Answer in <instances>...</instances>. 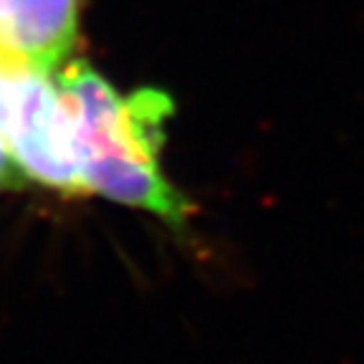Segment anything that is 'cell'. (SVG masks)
Segmentation results:
<instances>
[{
  "label": "cell",
  "mask_w": 364,
  "mask_h": 364,
  "mask_svg": "<svg viewBox=\"0 0 364 364\" xmlns=\"http://www.w3.org/2000/svg\"><path fill=\"white\" fill-rule=\"evenodd\" d=\"M56 86L74 124L81 193L144 210L180 230L193 208L159 162L170 97L157 89L119 94L86 61L63 63Z\"/></svg>",
  "instance_id": "cell-1"
},
{
  "label": "cell",
  "mask_w": 364,
  "mask_h": 364,
  "mask_svg": "<svg viewBox=\"0 0 364 364\" xmlns=\"http://www.w3.org/2000/svg\"><path fill=\"white\" fill-rule=\"evenodd\" d=\"M0 139L23 180L66 195H84L74 124L56 74L0 66Z\"/></svg>",
  "instance_id": "cell-2"
},
{
  "label": "cell",
  "mask_w": 364,
  "mask_h": 364,
  "mask_svg": "<svg viewBox=\"0 0 364 364\" xmlns=\"http://www.w3.org/2000/svg\"><path fill=\"white\" fill-rule=\"evenodd\" d=\"M79 36V0H0V66L58 74Z\"/></svg>",
  "instance_id": "cell-3"
},
{
  "label": "cell",
  "mask_w": 364,
  "mask_h": 364,
  "mask_svg": "<svg viewBox=\"0 0 364 364\" xmlns=\"http://www.w3.org/2000/svg\"><path fill=\"white\" fill-rule=\"evenodd\" d=\"M21 180H23V175L18 172L11 152H8L6 144H3V139H0V190L11 188V185H18Z\"/></svg>",
  "instance_id": "cell-4"
}]
</instances>
